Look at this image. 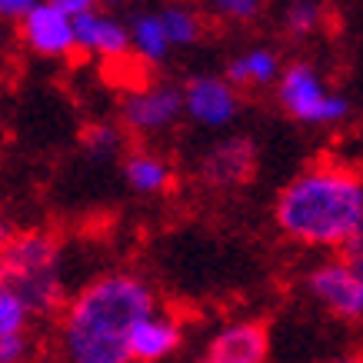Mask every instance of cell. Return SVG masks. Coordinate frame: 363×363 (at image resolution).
I'll return each mask as SVG.
<instances>
[{
    "instance_id": "cell-1",
    "label": "cell",
    "mask_w": 363,
    "mask_h": 363,
    "mask_svg": "<svg viewBox=\"0 0 363 363\" xmlns=\"http://www.w3.org/2000/svg\"><path fill=\"white\" fill-rule=\"evenodd\" d=\"M150 310H157V297L140 277L104 274L64 303L57 350L70 363H127L130 333Z\"/></svg>"
},
{
    "instance_id": "cell-2",
    "label": "cell",
    "mask_w": 363,
    "mask_h": 363,
    "mask_svg": "<svg viewBox=\"0 0 363 363\" xmlns=\"http://www.w3.org/2000/svg\"><path fill=\"white\" fill-rule=\"evenodd\" d=\"M277 230L313 250H340L363 227V174L337 160L303 167L277 197Z\"/></svg>"
},
{
    "instance_id": "cell-3",
    "label": "cell",
    "mask_w": 363,
    "mask_h": 363,
    "mask_svg": "<svg viewBox=\"0 0 363 363\" xmlns=\"http://www.w3.org/2000/svg\"><path fill=\"white\" fill-rule=\"evenodd\" d=\"M4 284L13 286L33 317H54L64 310V270H60V243L44 230H17L4 240L0 250Z\"/></svg>"
},
{
    "instance_id": "cell-4",
    "label": "cell",
    "mask_w": 363,
    "mask_h": 363,
    "mask_svg": "<svg viewBox=\"0 0 363 363\" xmlns=\"http://www.w3.org/2000/svg\"><path fill=\"white\" fill-rule=\"evenodd\" d=\"M277 100L294 121L307 127H333L350 117V100L337 94L307 60H294L284 67L277 80Z\"/></svg>"
},
{
    "instance_id": "cell-5",
    "label": "cell",
    "mask_w": 363,
    "mask_h": 363,
    "mask_svg": "<svg viewBox=\"0 0 363 363\" xmlns=\"http://www.w3.org/2000/svg\"><path fill=\"white\" fill-rule=\"evenodd\" d=\"M184 117V87L140 84L121 100V123L133 137H160Z\"/></svg>"
},
{
    "instance_id": "cell-6",
    "label": "cell",
    "mask_w": 363,
    "mask_h": 363,
    "mask_svg": "<svg viewBox=\"0 0 363 363\" xmlns=\"http://www.w3.org/2000/svg\"><path fill=\"white\" fill-rule=\"evenodd\" d=\"M307 294L337 320H363V270L347 253L310 270Z\"/></svg>"
},
{
    "instance_id": "cell-7",
    "label": "cell",
    "mask_w": 363,
    "mask_h": 363,
    "mask_svg": "<svg viewBox=\"0 0 363 363\" xmlns=\"http://www.w3.org/2000/svg\"><path fill=\"white\" fill-rule=\"evenodd\" d=\"M17 33L30 54L47 60H64L77 54V17H70L54 0H37L17 21Z\"/></svg>"
},
{
    "instance_id": "cell-8",
    "label": "cell",
    "mask_w": 363,
    "mask_h": 363,
    "mask_svg": "<svg viewBox=\"0 0 363 363\" xmlns=\"http://www.w3.org/2000/svg\"><path fill=\"white\" fill-rule=\"evenodd\" d=\"M240 113L237 84L217 74H197L184 84V117L203 130H223Z\"/></svg>"
},
{
    "instance_id": "cell-9",
    "label": "cell",
    "mask_w": 363,
    "mask_h": 363,
    "mask_svg": "<svg viewBox=\"0 0 363 363\" xmlns=\"http://www.w3.org/2000/svg\"><path fill=\"white\" fill-rule=\"evenodd\" d=\"M257 170V147L247 137H223L203 150L197 164L200 180L210 190H233L243 187Z\"/></svg>"
},
{
    "instance_id": "cell-10",
    "label": "cell",
    "mask_w": 363,
    "mask_h": 363,
    "mask_svg": "<svg viewBox=\"0 0 363 363\" xmlns=\"http://www.w3.org/2000/svg\"><path fill=\"white\" fill-rule=\"evenodd\" d=\"M270 353L267 327L257 320H233L207 343V363H264Z\"/></svg>"
},
{
    "instance_id": "cell-11",
    "label": "cell",
    "mask_w": 363,
    "mask_h": 363,
    "mask_svg": "<svg viewBox=\"0 0 363 363\" xmlns=\"http://www.w3.org/2000/svg\"><path fill=\"white\" fill-rule=\"evenodd\" d=\"M77 50L94 54L100 60H123L133 54L130 23H121L117 17L104 11H87L77 17Z\"/></svg>"
},
{
    "instance_id": "cell-12",
    "label": "cell",
    "mask_w": 363,
    "mask_h": 363,
    "mask_svg": "<svg viewBox=\"0 0 363 363\" xmlns=\"http://www.w3.org/2000/svg\"><path fill=\"white\" fill-rule=\"evenodd\" d=\"M180 340H184L180 320L174 313H164V310H150L130 333V360L140 363L167 360L170 353H177Z\"/></svg>"
},
{
    "instance_id": "cell-13",
    "label": "cell",
    "mask_w": 363,
    "mask_h": 363,
    "mask_svg": "<svg viewBox=\"0 0 363 363\" xmlns=\"http://www.w3.org/2000/svg\"><path fill=\"white\" fill-rule=\"evenodd\" d=\"M123 180L133 194L140 197H157V194H167L170 184H174V167L167 164L160 154L154 150H130L123 157Z\"/></svg>"
},
{
    "instance_id": "cell-14",
    "label": "cell",
    "mask_w": 363,
    "mask_h": 363,
    "mask_svg": "<svg viewBox=\"0 0 363 363\" xmlns=\"http://www.w3.org/2000/svg\"><path fill=\"white\" fill-rule=\"evenodd\" d=\"M280 74H284V64H280L277 50H270V47H247L227 64V77L243 90L270 87V84L280 80Z\"/></svg>"
},
{
    "instance_id": "cell-15",
    "label": "cell",
    "mask_w": 363,
    "mask_h": 363,
    "mask_svg": "<svg viewBox=\"0 0 363 363\" xmlns=\"http://www.w3.org/2000/svg\"><path fill=\"white\" fill-rule=\"evenodd\" d=\"M130 40H133V57L143 64H160L167 54L174 50V40L167 33V23L160 11H143L130 21Z\"/></svg>"
},
{
    "instance_id": "cell-16",
    "label": "cell",
    "mask_w": 363,
    "mask_h": 363,
    "mask_svg": "<svg viewBox=\"0 0 363 363\" xmlns=\"http://www.w3.org/2000/svg\"><path fill=\"white\" fill-rule=\"evenodd\" d=\"M327 23V7L320 0H286L280 7V27L290 37H310Z\"/></svg>"
},
{
    "instance_id": "cell-17",
    "label": "cell",
    "mask_w": 363,
    "mask_h": 363,
    "mask_svg": "<svg viewBox=\"0 0 363 363\" xmlns=\"http://www.w3.org/2000/svg\"><path fill=\"white\" fill-rule=\"evenodd\" d=\"M160 17H164L174 47H194L200 37H203V21H200V13L194 11V7H187V4H164V7H160Z\"/></svg>"
},
{
    "instance_id": "cell-18",
    "label": "cell",
    "mask_w": 363,
    "mask_h": 363,
    "mask_svg": "<svg viewBox=\"0 0 363 363\" xmlns=\"http://www.w3.org/2000/svg\"><path fill=\"white\" fill-rule=\"evenodd\" d=\"M33 320L30 303L13 290V286H0V337H17V333H27Z\"/></svg>"
},
{
    "instance_id": "cell-19",
    "label": "cell",
    "mask_w": 363,
    "mask_h": 363,
    "mask_svg": "<svg viewBox=\"0 0 363 363\" xmlns=\"http://www.w3.org/2000/svg\"><path fill=\"white\" fill-rule=\"evenodd\" d=\"M121 127H117V123H107V121L90 123L87 130H84V137H80L84 150H87L94 160H111V157H117L123 150V130Z\"/></svg>"
},
{
    "instance_id": "cell-20",
    "label": "cell",
    "mask_w": 363,
    "mask_h": 363,
    "mask_svg": "<svg viewBox=\"0 0 363 363\" xmlns=\"http://www.w3.org/2000/svg\"><path fill=\"white\" fill-rule=\"evenodd\" d=\"M203 4H207L217 17L233 21V23H250L264 11V0H203Z\"/></svg>"
},
{
    "instance_id": "cell-21",
    "label": "cell",
    "mask_w": 363,
    "mask_h": 363,
    "mask_svg": "<svg viewBox=\"0 0 363 363\" xmlns=\"http://www.w3.org/2000/svg\"><path fill=\"white\" fill-rule=\"evenodd\" d=\"M30 353V337L17 333V337H0V363H21Z\"/></svg>"
},
{
    "instance_id": "cell-22",
    "label": "cell",
    "mask_w": 363,
    "mask_h": 363,
    "mask_svg": "<svg viewBox=\"0 0 363 363\" xmlns=\"http://www.w3.org/2000/svg\"><path fill=\"white\" fill-rule=\"evenodd\" d=\"M33 4H37V0H0V13H4V17H11V21H21Z\"/></svg>"
},
{
    "instance_id": "cell-23",
    "label": "cell",
    "mask_w": 363,
    "mask_h": 363,
    "mask_svg": "<svg viewBox=\"0 0 363 363\" xmlns=\"http://www.w3.org/2000/svg\"><path fill=\"white\" fill-rule=\"evenodd\" d=\"M57 7H64L70 17H80V13L94 11V7H100V0H54Z\"/></svg>"
},
{
    "instance_id": "cell-24",
    "label": "cell",
    "mask_w": 363,
    "mask_h": 363,
    "mask_svg": "<svg viewBox=\"0 0 363 363\" xmlns=\"http://www.w3.org/2000/svg\"><path fill=\"white\" fill-rule=\"evenodd\" d=\"M343 250H347V257H350L353 264H357V267H360V270H363V227H360V230H357V237H353V240L347 243Z\"/></svg>"
},
{
    "instance_id": "cell-25",
    "label": "cell",
    "mask_w": 363,
    "mask_h": 363,
    "mask_svg": "<svg viewBox=\"0 0 363 363\" xmlns=\"http://www.w3.org/2000/svg\"><path fill=\"white\" fill-rule=\"evenodd\" d=\"M127 0H100V7H111V11H117V7H123Z\"/></svg>"
}]
</instances>
